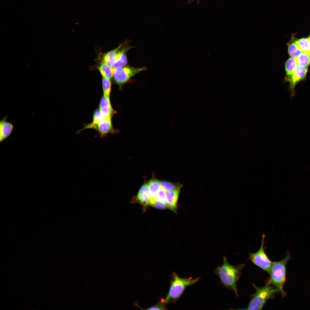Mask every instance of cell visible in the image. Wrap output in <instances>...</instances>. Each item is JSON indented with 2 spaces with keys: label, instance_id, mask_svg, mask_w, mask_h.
Masks as SVG:
<instances>
[{
  "label": "cell",
  "instance_id": "6da1fadb",
  "mask_svg": "<svg viewBox=\"0 0 310 310\" xmlns=\"http://www.w3.org/2000/svg\"><path fill=\"white\" fill-rule=\"evenodd\" d=\"M244 266V264L235 266L230 264L225 256L223 258L222 264L214 270L221 283L227 288L233 291L238 296L237 282Z\"/></svg>",
  "mask_w": 310,
  "mask_h": 310
},
{
  "label": "cell",
  "instance_id": "7a4b0ae2",
  "mask_svg": "<svg viewBox=\"0 0 310 310\" xmlns=\"http://www.w3.org/2000/svg\"><path fill=\"white\" fill-rule=\"evenodd\" d=\"M253 286L255 291L251 297L247 309L261 310L267 301L280 293L279 290L268 280L262 287H257L254 284Z\"/></svg>",
  "mask_w": 310,
  "mask_h": 310
},
{
  "label": "cell",
  "instance_id": "3957f363",
  "mask_svg": "<svg viewBox=\"0 0 310 310\" xmlns=\"http://www.w3.org/2000/svg\"><path fill=\"white\" fill-rule=\"evenodd\" d=\"M170 288L165 298L166 303L175 302L180 298L185 288L198 282L200 278H181L175 272L172 274Z\"/></svg>",
  "mask_w": 310,
  "mask_h": 310
},
{
  "label": "cell",
  "instance_id": "277c9868",
  "mask_svg": "<svg viewBox=\"0 0 310 310\" xmlns=\"http://www.w3.org/2000/svg\"><path fill=\"white\" fill-rule=\"evenodd\" d=\"M291 259L289 253L282 260L273 262L269 273L270 277L268 280L279 290L283 297L286 294L283 290L286 280V265Z\"/></svg>",
  "mask_w": 310,
  "mask_h": 310
},
{
  "label": "cell",
  "instance_id": "5b68a950",
  "mask_svg": "<svg viewBox=\"0 0 310 310\" xmlns=\"http://www.w3.org/2000/svg\"><path fill=\"white\" fill-rule=\"evenodd\" d=\"M146 69L145 67L137 68L130 66L114 67L113 78L115 83L121 88L135 74Z\"/></svg>",
  "mask_w": 310,
  "mask_h": 310
},
{
  "label": "cell",
  "instance_id": "8992f818",
  "mask_svg": "<svg viewBox=\"0 0 310 310\" xmlns=\"http://www.w3.org/2000/svg\"><path fill=\"white\" fill-rule=\"evenodd\" d=\"M265 237L262 236L260 247L258 251L250 253L249 258L254 264L269 273L273 262L269 259L264 249Z\"/></svg>",
  "mask_w": 310,
  "mask_h": 310
},
{
  "label": "cell",
  "instance_id": "52a82bcc",
  "mask_svg": "<svg viewBox=\"0 0 310 310\" xmlns=\"http://www.w3.org/2000/svg\"><path fill=\"white\" fill-rule=\"evenodd\" d=\"M111 118L106 117L101 121L88 127L87 129H95L101 138L106 137L109 134L114 133L115 131L113 127Z\"/></svg>",
  "mask_w": 310,
  "mask_h": 310
},
{
  "label": "cell",
  "instance_id": "ba28073f",
  "mask_svg": "<svg viewBox=\"0 0 310 310\" xmlns=\"http://www.w3.org/2000/svg\"><path fill=\"white\" fill-rule=\"evenodd\" d=\"M133 47L125 42L116 48V52L114 68L125 66L127 63V53L130 49Z\"/></svg>",
  "mask_w": 310,
  "mask_h": 310
},
{
  "label": "cell",
  "instance_id": "9c48e42d",
  "mask_svg": "<svg viewBox=\"0 0 310 310\" xmlns=\"http://www.w3.org/2000/svg\"><path fill=\"white\" fill-rule=\"evenodd\" d=\"M308 70V67H302L297 65L291 77L288 81L290 88L292 94H294L296 85L298 82L305 78Z\"/></svg>",
  "mask_w": 310,
  "mask_h": 310
},
{
  "label": "cell",
  "instance_id": "30bf717a",
  "mask_svg": "<svg viewBox=\"0 0 310 310\" xmlns=\"http://www.w3.org/2000/svg\"><path fill=\"white\" fill-rule=\"evenodd\" d=\"M150 199L149 182H145L141 186L137 195L133 198L132 202H137L146 206L149 205Z\"/></svg>",
  "mask_w": 310,
  "mask_h": 310
},
{
  "label": "cell",
  "instance_id": "8fae6325",
  "mask_svg": "<svg viewBox=\"0 0 310 310\" xmlns=\"http://www.w3.org/2000/svg\"><path fill=\"white\" fill-rule=\"evenodd\" d=\"M181 187V185H179L175 189L166 193V201L168 208L175 212L177 211Z\"/></svg>",
  "mask_w": 310,
  "mask_h": 310
},
{
  "label": "cell",
  "instance_id": "7c38bea8",
  "mask_svg": "<svg viewBox=\"0 0 310 310\" xmlns=\"http://www.w3.org/2000/svg\"><path fill=\"white\" fill-rule=\"evenodd\" d=\"M7 117H4L0 123V142H3L11 133L14 128L13 125L6 120Z\"/></svg>",
  "mask_w": 310,
  "mask_h": 310
},
{
  "label": "cell",
  "instance_id": "4fadbf2b",
  "mask_svg": "<svg viewBox=\"0 0 310 310\" xmlns=\"http://www.w3.org/2000/svg\"><path fill=\"white\" fill-rule=\"evenodd\" d=\"M160 183L157 179L153 178L149 182L150 197L149 205H151L156 200V194L160 189Z\"/></svg>",
  "mask_w": 310,
  "mask_h": 310
},
{
  "label": "cell",
  "instance_id": "5bb4252c",
  "mask_svg": "<svg viewBox=\"0 0 310 310\" xmlns=\"http://www.w3.org/2000/svg\"><path fill=\"white\" fill-rule=\"evenodd\" d=\"M97 69L102 77L110 80L113 78L114 68L109 66L103 61H102L97 67Z\"/></svg>",
  "mask_w": 310,
  "mask_h": 310
},
{
  "label": "cell",
  "instance_id": "9a60e30c",
  "mask_svg": "<svg viewBox=\"0 0 310 310\" xmlns=\"http://www.w3.org/2000/svg\"><path fill=\"white\" fill-rule=\"evenodd\" d=\"M297 65L295 59L289 58L285 63L286 75L285 80L288 82L290 79L294 69Z\"/></svg>",
  "mask_w": 310,
  "mask_h": 310
},
{
  "label": "cell",
  "instance_id": "2e32d148",
  "mask_svg": "<svg viewBox=\"0 0 310 310\" xmlns=\"http://www.w3.org/2000/svg\"><path fill=\"white\" fill-rule=\"evenodd\" d=\"M295 59L298 66L302 67H308L310 64V55L302 51Z\"/></svg>",
  "mask_w": 310,
  "mask_h": 310
},
{
  "label": "cell",
  "instance_id": "e0dca14e",
  "mask_svg": "<svg viewBox=\"0 0 310 310\" xmlns=\"http://www.w3.org/2000/svg\"><path fill=\"white\" fill-rule=\"evenodd\" d=\"M106 117L101 112L99 108H97L93 113L92 122L85 126L80 131L86 129L88 127L98 123L104 119Z\"/></svg>",
  "mask_w": 310,
  "mask_h": 310
},
{
  "label": "cell",
  "instance_id": "ac0fdd59",
  "mask_svg": "<svg viewBox=\"0 0 310 310\" xmlns=\"http://www.w3.org/2000/svg\"><path fill=\"white\" fill-rule=\"evenodd\" d=\"M288 45V52L290 56L292 58L296 59L302 51L298 47L295 40L289 42Z\"/></svg>",
  "mask_w": 310,
  "mask_h": 310
},
{
  "label": "cell",
  "instance_id": "d6986e66",
  "mask_svg": "<svg viewBox=\"0 0 310 310\" xmlns=\"http://www.w3.org/2000/svg\"><path fill=\"white\" fill-rule=\"evenodd\" d=\"M111 80L102 77V86L103 94L110 96L111 88Z\"/></svg>",
  "mask_w": 310,
  "mask_h": 310
},
{
  "label": "cell",
  "instance_id": "ffe728a7",
  "mask_svg": "<svg viewBox=\"0 0 310 310\" xmlns=\"http://www.w3.org/2000/svg\"><path fill=\"white\" fill-rule=\"evenodd\" d=\"M299 48L303 52H308V38H303L295 40Z\"/></svg>",
  "mask_w": 310,
  "mask_h": 310
},
{
  "label": "cell",
  "instance_id": "44dd1931",
  "mask_svg": "<svg viewBox=\"0 0 310 310\" xmlns=\"http://www.w3.org/2000/svg\"><path fill=\"white\" fill-rule=\"evenodd\" d=\"M110 96L103 95L100 100L99 108L100 109L111 106Z\"/></svg>",
  "mask_w": 310,
  "mask_h": 310
},
{
  "label": "cell",
  "instance_id": "7402d4cb",
  "mask_svg": "<svg viewBox=\"0 0 310 310\" xmlns=\"http://www.w3.org/2000/svg\"><path fill=\"white\" fill-rule=\"evenodd\" d=\"M160 183L161 188L167 191L175 189L178 186L170 182L166 181H161Z\"/></svg>",
  "mask_w": 310,
  "mask_h": 310
},
{
  "label": "cell",
  "instance_id": "603a6c76",
  "mask_svg": "<svg viewBox=\"0 0 310 310\" xmlns=\"http://www.w3.org/2000/svg\"><path fill=\"white\" fill-rule=\"evenodd\" d=\"M166 191L162 188L160 189L156 194V200L162 203H167Z\"/></svg>",
  "mask_w": 310,
  "mask_h": 310
},
{
  "label": "cell",
  "instance_id": "cb8c5ba5",
  "mask_svg": "<svg viewBox=\"0 0 310 310\" xmlns=\"http://www.w3.org/2000/svg\"><path fill=\"white\" fill-rule=\"evenodd\" d=\"M166 303L162 299L155 305L150 307L146 309L147 310H165L167 309L165 307Z\"/></svg>",
  "mask_w": 310,
  "mask_h": 310
},
{
  "label": "cell",
  "instance_id": "d4e9b609",
  "mask_svg": "<svg viewBox=\"0 0 310 310\" xmlns=\"http://www.w3.org/2000/svg\"><path fill=\"white\" fill-rule=\"evenodd\" d=\"M158 209H165L168 208L167 203H163L157 200H156L151 205Z\"/></svg>",
  "mask_w": 310,
  "mask_h": 310
},
{
  "label": "cell",
  "instance_id": "484cf974",
  "mask_svg": "<svg viewBox=\"0 0 310 310\" xmlns=\"http://www.w3.org/2000/svg\"><path fill=\"white\" fill-rule=\"evenodd\" d=\"M308 51L307 53L310 55V36L308 38Z\"/></svg>",
  "mask_w": 310,
  "mask_h": 310
},
{
  "label": "cell",
  "instance_id": "4316f807",
  "mask_svg": "<svg viewBox=\"0 0 310 310\" xmlns=\"http://www.w3.org/2000/svg\"><path fill=\"white\" fill-rule=\"evenodd\" d=\"M194 0H189V2H191L193 1Z\"/></svg>",
  "mask_w": 310,
  "mask_h": 310
}]
</instances>
